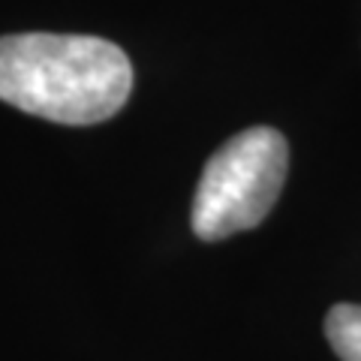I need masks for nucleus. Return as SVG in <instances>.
Segmentation results:
<instances>
[{
  "instance_id": "nucleus-1",
  "label": "nucleus",
  "mask_w": 361,
  "mask_h": 361,
  "mask_svg": "<svg viewBox=\"0 0 361 361\" xmlns=\"http://www.w3.org/2000/svg\"><path fill=\"white\" fill-rule=\"evenodd\" d=\"M133 90L130 58L78 33L0 37V99L27 115L90 127L118 115Z\"/></svg>"
},
{
  "instance_id": "nucleus-3",
  "label": "nucleus",
  "mask_w": 361,
  "mask_h": 361,
  "mask_svg": "<svg viewBox=\"0 0 361 361\" xmlns=\"http://www.w3.org/2000/svg\"><path fill=\"white\" fill-rule=\"evenodd\" d=\"M325 337L341 361H361V304H334L325 316Z\"/></svg>"
},
{
  "instance_id": "nucleus-2",
  "label": "nucleus",
  "mask_w": 361,
  "mask_h": 361,
  "mask_svg": "<svg viewBox=\"0 0 361 361\" xmlns=\"http://www.w3.org/2000/svg\"><path fill=\"white\" fill-rule=\"evenodd\" d=\"M289 145L277 130L253 127L232 135L208 160L193 196V232L220 241L259 226L283 190Z\"/></svg>"
}]
</instances>
